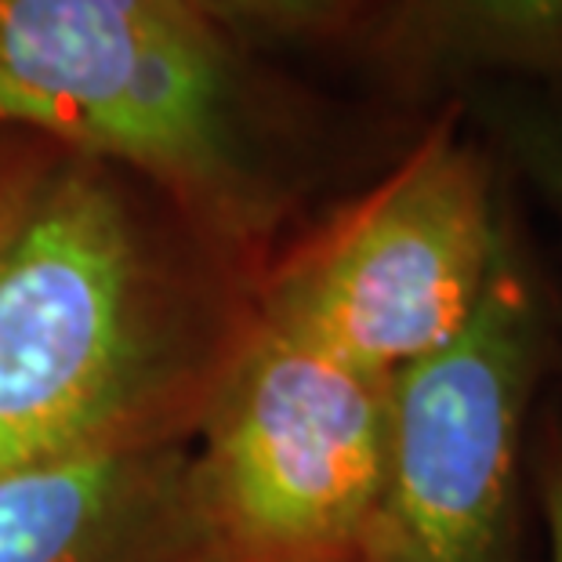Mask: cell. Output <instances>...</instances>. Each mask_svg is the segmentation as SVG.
Listing matches in <instances>:
<instances>
[{
	"label": "cell",
	"mask_w": 562,
	"mask_h": 562,
	"mask_svg": "<svg viewBox=\"0 0 562 562\" xmlns=\"http://www.w3.org/2000/svg\"><path fill=\"white\" fill-rule=\"evenodd\" d=\"M392 381L255 308L193 439L203 522L222 562H349L378 501Z\"/></svg>",
	"instance_id": "277c9868"
},
{
	"label": "cell",
	"mask_w": 562,
	"mask_h": 562,
	"mask_svg": "<svg viewBox=\"0 0 562 562\" xmlns=\"http://www.w3.org/2000/svg\"><path fill=\"white\" fill-rule=\"evenodd\" d=\"M403 37L439 66L562 91V0H403Z\"/></svg>",
	"instance_id": "52a82bcc"
},
{
	"label": "cell",
	"mask_w": 562,
	"mask_h": 562,
	"mask_svg": "<svg viewBox=\"0 0 562 562\" xmlns=\"http://www.w3.org/2000/svg\"><path fill=\"white\" fill-rule=\"evenodd\" d=\"M44 160H0V244L15 229L22 218V207L30 200V189L37 182Z\"/></svg>",
	"instance_id": "8fae6325"
},
{
	"label": "cell",
	"mask_w": 562,
	"mask_h": 562,
	"mask_svg": "<svg viewBox=\"0 0 562 562\" xmlns=\"http://www.w3.org/2000/svg\"><path fill=\"white\" fill-rule=\"evenodd\" d=\"M200 4L218 8L222 15L250 22V26H269L283 33H316L338 26L349 15L352 0H200Z\"/></svg>",
	"instance_id": "9c48e42d"
},
{
	"label": "cell",
	"mask_w": 562,
	"mask_h": 562,
	"mask_svg": "<svg viewBox=\"0 0 562 562\" xmlns=\"http://www.w3.org/2000/svg\"><path fill=\"white\" fill-rule=\"evenodd\" d=\"M552 319L516 229L458 341L392 381L378 501L349 562H516L526 417Z\"/></svg>",
	"instance_id": "5b68a950"
},
{
	"label": "cell",
	"mask_w": 562,
	"mask_h": 562,
	"mask_svg": "<svg viewBox=\"0 0 562 562\" xmlns=\"http://www.w3.org/2000/svg\"><path fill=\"white\" fill-rule=\"evenodd\" d=\"M255 283L164 258L113 164L44 160L0 244V472L193 442Z\"/></svg>",
	"instance_id": "6da1fadb"
},
{
	"label": "cell",
	"mask_w": 562,
	"mask_h": 562,
	"mask_svg": "<svg viewBox=\"0 0 562 562\" xmlns=\"http://www.w3.org/2000/svg\"><path fill=\"white\" fill-rule=\"evenodd\" d=\"M508 233L494 167L447 110L367 193L258 272L255 308L349 367L400 378L461 338Z\"/></svg>",
	"instance_id": "3957f363"
},
{
	"label": "cell",
	"mask_w": 562,
	"mask_h": 562,
	"mask_svg": "<svg viewBox=\"0 0 562 562\" xmlns=\"http://www.w3.org/2000/svg\"><path fill=\"white\" fill-rule=\"evenodd\" d=\"M537 501H541L544 533H548V562H562V425L548 422L537 439Z\"/></svg>",
	"instance_id": "30bf717a"
},
{
	"label": "cell",
	"mask_w": 562,
	"mask_h": 562,
	"mask_svg": "<svg viewBox=\"0 0 562 562\" xmlns=\"http://www.w3.org/2000/svg\"><path fill=\"white\" fill-rule=\"evenodd\" d=\"M490 124L562 225V91H530L494 105Z\"/></svg>",
	"instance_id": "ba28073f"
},
{
	"label": "cell",
	"mask_w": 562,
	"mask_h": 562,
	"mask_svg": "<svg viewBox=\"0 0 562 562\" xmlns=\"http://www.w3.org/2000/svg\"><path fill=\"white\" fill-rule=\"evenodd\" d=\"M0 562H222L193 442L0 472Z\"/></svg>",
	"instance_id": "8992f818"
},
{
	"label": "cell",
	"mask_w": 562,
	"mask_h": 562,
	"mask_svg": "<svg viewBox=\"0 0 562 562\" xmlns=\"http://www.w3.org/2000/svg\"><path fill=\"white\" fill-rule=\"evenodd\" d=\"M0 124L149 178L225 255L280 218L229 52L193 0H0Z\"/></svg>",
	"instance_id": "7a4b0ae2"
}]
</instances>
